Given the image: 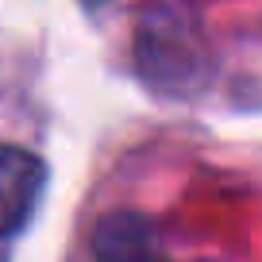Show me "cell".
<instances>
[{"mask_svg":"<svg viewBox=\"0 0 262 262\" xmlns=\"http://www.w3.org/2000/svg\"><path fill=\"white\" fill-rule=\"evenodd\" d=\"M135 74L150 93L189 100L216 74V54L201 12L185 0H150L135 27Z\"/></svg>","mask_w":262,"mask_h":262,"instance_id":"6da1fadb","label":"cell"},{"mask_svg":"<svg viewBox=\"0 0 262 262\" xmlns=\"http://www.w3.org/2000/svg\"><path fill=\"white\" fill-rule=\"evenodd\" d=\"M47 189V162L12 143H0V239H12L31 224Z\"/></svg>","mask_w":262,"mask_h":262,"instance_id":"7a4b0ae2","label":"cell"},{"mask_svg":"<svg viewBox=\"0 0 262 262\" xmlns=\"http://www.w3.org/2000/svg\"><path fill=\"white\" fill-rule=\"evenodd\" d=\"M158 228L143 212H108L93 228V258L97 262H150L158 258Z\"/></svg>","mask_w":262,"mask_h":262,"instance_id":"3957f363","label":"cell"},{"mask_svg":"<svg viewBox=\"0 0 262 262\" xmlns=\"http://www.w3.org/2000/svg\"><path fill=\"white\" fill-rule=\"evenodd\" d=\"M81 4H85L89 12H97V8H104V4H112V0H81Z\"/></svg>","mask_w":262,"mask_h":262,"instance_id":"277c9868","label":"cell"},{"mask_svg":"<svg viewBox=\"0 0 262 262\" xmlns=\"http://www.w3.org/2000/svg\"><path fill=\"white\" fill-rule=\"evenodd\" d=\"M0 262H8V251H4V247H0Z\"/></svg>","mask_w":262,"mask_h":262,"instance_id":"5b68a950","label":"cell"}]
</instances>
